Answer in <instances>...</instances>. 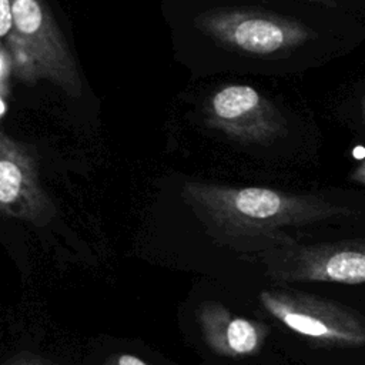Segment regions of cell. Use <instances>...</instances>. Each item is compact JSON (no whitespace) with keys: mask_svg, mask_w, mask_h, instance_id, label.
Instances as JSON below:
<instances>
[{"mask_svg":"<svg viewBox=\"0 0 365 365\" xmlns=\"http://www.w3.org/2000/svg\"><path fill=\"white\" fill-rule=\"evenodd\" d=\"M208 127L247 144H271L287 133L281 111L258 90L230 84L215 91L205 108Z\"/></svg>","mask_w":365,"mask_h":365,"instance_id":"8992f818","label":"cell"},{"mask_svg":"<svg viewBox=\"0 0 365 365\" xmlns=\"http://www.w3.org/2000/svg\"><path fill=\"white\" fill-rule=\"evenodd\" d=\"M361 115H362V120L365 121V98L362 101V108H361Z\"/></svg>","mask_w":365,"mask_h":365,"instance_id":"4fadbf2b","label":"cell"},{"mask_svg":"<svg viewBox=\"0 0 365 365\" xmlns=\"http://www.w3.org/2000/svg\"><path fill=\"white\" fill-rule=\"evenodd\" d=\"M14 34L13 0H0V38L7 41Z\"/></svg>","mask_w":365,"mask_h":365,"instance_id":"30bf717a","label":"cell"},{"mask_svg":"<svg viewBox=\"0 0 365 365\" xmlns=\"http://www.w3.org/2000/svg\"><path fill=\"white\" fill-rule=\"evenodd\" d=\"M265 277L278 284L365 285V240L299 244L294 240L262 252Z\"/></svg>","mask_w":365,"mask_h":365,"instance_id":"277c9868","label":"cell"},{"mask_svg":"<svg viewBox=\"0 0 365 365\" xmlns=\"http://www.w3.org/2000/svg\"><path fill=\"white\" fill-rule=\"evenodd\" d=\"M181 195L217 242L240 251H251L262 245L269 250L291 241L292 238L281 234V228L351 214L349 208L318 195L265 187H227L187 181Z\"/></svg>","mask_w":365,"mask_h":365,"instance_id":"6da1fadb","label":"cell"},{"mask_svg":"<svg viewBox=\"0 0 365 365\" xmlns=\"http://www.w3.org/2000/svg\"><path fill=\"white\" fill-rule=\"evenodd\" d=\"M3 365H56V364L36 354L21 352L4 361Z\"/></svg>","mask_w":365,"mask_h":365,"instance_id":"8fae6325","label":"cell"},{"mask_svg":"<svg viewBox=\"0 0 365 365\" xmlns=\"http://www.w3.org/2000/svg\"><path fill=\"white\" fill-rule=\"evenodd\" d=\"M14 33L47 78L71 97L83 91L80 71L44 0H13Z\"/></svg>","mask_w":365,"mask_h":365,"instance_id":"5b68a950","label":"cell"},{"mask_svg":"<svg viewBox=\"0 0 365 365\" xmlns=\"http://www.w3.org/2000/svg\"><path fill=\"white\" fill-rule=\"evenodd\" d=\"M195 26L227 50L264 58L288 53L315 36L299 20L247 7L208 10L195 19Z\"/></svg>","mask_w":365,"mask_h":365,"instance_id":"3957f363","label":"cell"},{"mask_svg":"<svg viewBox=\"0 0 365 365\" xmlns=\"http://www.w3.org/2000/svg\"><path fill=\"white\" fill-rule=\"evenodd\" d=\"M34 148L0 133V211L6 217L43 227L56 215V205L38 178Z\"/></svg>","mask_w":365,"mask_h":365,"instance_id":"52a82bcc","label":"cell"},{"mask_svg":"<svg viewBox=\"0 0 365 365\" xmlns=\"http://www.w3.org/2000/svg\"><path fill=\"white\" fill-rule=\"evenodd\" d=\"M104 365H150V364H147L140 356H135L133 354H118V355H111Z\"/></svg>","mask_w":365,"mask_h":365,"instance_id":"7c38bea8","label":"cell"},{"mask_svg":"<svg viewBox=\"0 0 365 365\" xmlns=\"http://www.w3.org/2000/svg\"><path fill=\"white\" fill-rule=\"evenodd\" d=\"M197 322L207 346L227 358L258 354L269 331L267 324L235 315L217 301H204L198 305Z\"/></svg>","mask_w":365,"mask_h":365,"instance_id":"ba28073f","label":"cell"},{"mask_svg":"<svg viewBox=\"0 0 365 365\" xmlns=\"http://www.w3.org/2000/svg\"><path fill=\"white\" fill-rule=\"evenodd\" d=\"M258 301L269 317L318 346H365V317L341 302L285 288L264 289Z\"/></svg>","mask_w":365,"mask_h":365,"instance_id":"7a4b0ae2","label":"cell"},{"mask_svg":"<svg viewBox=\"0 0 365 365\" xmlns=\"http://www.w3.org/2000/svg\"><path fill=\"white\" fill-rule=\"evenodd\" d=\"M13 73V60L4 44H0V117L4 118L7 110V96L11 91L10 78Z\"/></svg>","mask_w":365,"mask_h":365,"instance_id":"9c48e42d","label":"cell"}]
</instances>
